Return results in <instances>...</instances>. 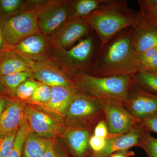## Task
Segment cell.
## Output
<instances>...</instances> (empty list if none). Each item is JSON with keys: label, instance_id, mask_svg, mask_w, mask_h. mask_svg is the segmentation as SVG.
<instances>
[{"label": "cell", "instance_id": "obj_1", "mask_svg": "<svg viewBox=\"0 0 157 157\" xmlns=\"http://www.w3.org/2000/svg\"><path fill=\"white\" fill-rule=\"evenodd\" d=\"M133 28H128L117 34L103 48H100L86 73L98 77L137 73V53L133 47Z\"/></svg>", "mask_w": 157, "mask_h": 157}, {"label": "cell", "instance_id": "obj_2", "mask_svg": "<svg viewBox=\"0 0 157 157\" xmlns=\"http://www.w3.org/2000/svg\"><path fill=\"white\" fill-rule=\"evenodd\" d=\"M138 14L129 9L127 1L106 0L97 10L82 18L95 31L102 48L121 31L132 27Z\"/></svg>", "mask_w": 157, "mask_h": 157}, {"label": "cell", "instance_id": "obj_3", "mask_svg": "<svg viewBox=\"0 0 157 157\" xmlns=\"http://www.w3.org/2000/svg\"><path fill=\"white\" fill-rule=\"evenodd\" d=\"M79 92L94 98L125 101L133 83L132 75L98 77L86 73L76 74L72 78Z\"/></svg>", "mask_w": 157, "mask_h": 157}, {"label": "cell", "instance_id": "obj_4", "mask_svg": "<svg viewBox=\"0 0 157 157\" xmlns=\"http://www.w3.org/2000/svg\"><path fill=\"white\" fill-rule=\"evenodd\" d=\"M104 99L79 92L68 107L63 123L65 130L83 128L94 132L99 122L105 119Z\"/></svg>", "mask_w": 157, "mask_h": 157}, {"label": "cell", "instance_id": "obj_5", "mask_svg": "<svg viewBox=\"0 0 157 157\" xmlns=\"http://www.w3.org/2000/svg\"><path fill=\"white\" fill-rule=\"evenodd\" d=\"M52 46V58L71 78L86 72L96 53L95 40L92 35L82 39L70 49H63L53 44Z\"/></svg>", "mask_w": 157, "mask_h": 157}, {"label": "cell", "instance_id": "obj_6", "mask_svg": "<svg viewBox=\"0 0 157 157\" xmlns=\"http://www.w3.org/2000/svg\"><path fill=\"white\" fill-rule=\"evenodd\" d=\"M47 1L30 8L4 23V33L8 45L11 47L29 36L40 33L38 24L39 14Z\"/></svg>", "mask_w": 157, "mask_h": 157}, {"label": "cell", "instance_id": "obj_7", "mask_svg": "<svg viewBox=\"0 0 157 157\" xmlns=\"http://www.w3.org/2000/svg\"><path fill=\"white\" fill-rule=\"evenodd\" d=\"M25 121L31 131L47 139L56 138L65 131L63 121L32 104L26 106Z\"/></svg>", "mask_w": 157, "mask_h": 157}, {"label": "cell", "instance_id": "obj_8", "mask_svg": "<svg viewBox=\"0 0 157 157\" xmlns=\"http://www.w3.org/2000/svg\"><path fill=\"white\" fill-rule=\"evenodd\" d=\"M104 113L108 137L119 135L139 123L124 106L123 102L112 99H104Z\"/></svg>", "mask_w": 157, "mask_h": 157}, {"label": "cell", "instance_id": "obj_9", "mask_svg": "<svg viewBox=\"0 0 157 157\" xmlns=\"http://www.w3.org/2000/svg\"><path fill=\"white\" fill-rule=\"evenodd\" d=\"M11 47L17 54L32 63L52 58L53 46L50 37L41 32L23 39Z\"/></svg>", "mask_w": 157, "mask_h": 157}, {"label": "cell", "instance_id": "obj_10", "mask_svg": "<svg viewBox=\"0 0 157 157\" xmlns=\"http://www.w3.org/2000/svg\"><path fill=\"white\" fill-rule=\"evenodd\" d=\"M123 104L131 114L140 121L157 114V96L134 83Z\"/></svg>", "mask_w": 157, "mask_h": 157}, {"label": "cell", "instance_id": "obj_11", "mask_svg": "<svg viewBox=\"0 0 157 157\" xmlns=\"http://www.w3.org/2000/svg\"><path fill=\"white\" fill-rule=\"evenodd\" d=\"M69 2L70 0H48L38 19L42 33L51 36L67 20Z\"/></svg>", "mask_w": 157, "mask_h": 157}, {"label": "cell", "instance_id": "obj_12", "mask_svg": "<svg viewBox=\"0 0 157 157\" xmlns=\"http://www.w3.org/2000/svg\"><path fill=\"white\" fill-rule=\"evenodd\" d=\"M32 72L34 79L50 87L67 86L77 89L72 78L52 58L33 63Z\"/></svg>", "mask_w": 157, "mask_h": 157}, {"label": "cell", "instance_id": "obj_13", "mask_svg": "<svg viewBox=\"0 0 157 157\" xmlns=\"http://www.w3.org/2000/svg\"><path fill=\"white\" fill-rule=\"evenodd\" d=\"M92 29L82 17L68 19L50 37L52 44L68 49L76 45Z\"/></svg>", "mask_w": 157, "mask_h": 157}, {"label": "cell", "instance_id": "obj_14", "mask_svg": "<svg viewBox=\"0 0 157 157\" xmlns=\"http://www.w3.org/2000/svg\"><path fill=\"white\" fill-rule=\"evenodd\" d=\"M132 28V42L137 54L157 47V28L140 13Z\"/></svg>", "mask_w": 157, "mask_h": 157}, {"label": "cell", "instance_id": "obj_15", "mask_svg": "<svg viewBox=\"0 0 157 157\" xmlns=\"http://www.w3.org/2000/svg\"><path fill=\"white\" fill-rule=\"evenodd\" d=\"M145 130L139 123L124 133L106 138L105 147L102 151L96 153L100 157H109L116 152L139 147L140 138Z\"/></svg>", "mask_w": 157, "mask_h": 157}, {"label": "cell", "instance_id": "obj_16", "mask_svg": "<svg viewBox=\"0 0 157 157\" xmlns=\"http://www.w3.org/2000/svg\"><path fill=\"white\" fill-rule=\"evenodd\" d=\"M79 93L78 90L75 88L67 86L52 87L51 98L48 103L45 105L36 107L50 113L63 122L68 107Z\"/></svg>", "mask_w": 157, "mask_h": 157}, {"label": "cell", "instance_id": "obj_17", "mask_svg": "<svg viewBox=\"0 0 157 157\" xmlns=\"http://www.w3.org/2000/svg\"><path fill=\"white\" fill-rule=\"evenodd\" d=\"M27 103L11 98L0 117V135L2 136L17 130L25 121Z\"/></svg>", "mask_w": 157, "mask_h": 157}, {"label": "cell", "instance_id": "obj_18", "mask_svg": "<svg viewBox=\"0 0 157 157\" xmlns=\"http://www.w3.org/2000/svg\"><path fill=\"white\" fill-rule=\"evenodd\" d=\"M91 132L86 129H71L65 130L62 134L73 156L84 157L87 155Z\"/></svg>", "mask_w": 157, "mask_h": 157}, {"label": "cell", "instance_id": "obj_19", "mask_svg": "<svg viewBox=\"0 0 157 157\" xmlns=\"http://www.w3.org/2000/svg\"><path fill=\"white\" fill-rule=\"evenodd\" d=\"M33 63L21 56L10 47L0 53V76L17 72H32Z\"/></svg>", "mask_w": 157, "mask_h": 157}, {"label": "cell", "instance_id": "obj_20", "mask_svg": "<svg viewBox=\"0 0 157 157\" xmlns=\"http://www.w3.org/2000/svg\"><path fill=\"white\" fill-rule=\"evenodd\" d=\"M45 0H0V16L5 21L30 8L42 4Z\"/></svg>", "mask_w": 157, "mask_h": 157}, {"label": "cell", "instance_id": "obj_21", "mask_svg": "<svg viewBox=\"0 0 157 157\" xmlns=\"http://www.w3.org/2000/svg\"><path fill=\"white\" fill-rule=\"evenodd\" d=\"M53 139L44 138L31 131L24 144L22 157H43Z\"/></svg>", "mask_w": 157, "mask_h": 157}, {"label": "cell", "instance_id": "obj_22", "mask_svg": "<svg viewBox=\"0 0 157 157\" xmlns=\"http://www.w3.org/2000/svg\"><path fill=\"white\" fill-rule=\"evenodd\" d=\"M106 0H70L69 18L84 17L91 14Z\"/></svg>", "mask_w": 157, "mask_h": 157}, {"label": "cell", "instance_id": "obj_23", "mask_svg": "<svg viewBox=\"0 0 157 157\" xmlns=\"http://www.w3.org/2000/svg\"><path fill=\"white\" fill-rule=\"evenodd\" d=\"M132 77L134 84L157 96V72L141 71Z\"/></svg>", "mask_w": 157, "mask_h": 157}, {"label": "cell", "instance_id": "obj_24", "mask_svg": "<svg viewBox=\"0 0 157 157\" xmlns=\"http://www.w3.org/2000/svg\"><path fill=\"white\" fill-rule=\"evenodd\" d=\"M138 72H157V47L137 54Z\"/></svg>", "mask_w": 157, "mask_h": 157}, {"label": "cell", "instance_id": "obj_25", "mask_svg": "<svg viewBox=\"0 0 157 157\" xmlns=\"http://www.w3.org/2000/svg\"><path fill=\"white\" fill-rule=\"evenodd\" d=\"M33 78V73L31 71L17 72L0 76V79L2 83L10 94L21 83L27 80Z\"/></svg>", "mask_w": 157, "mask_h": 157}, {"label": "cell", "instance_id": "obj_26", "mask_svg": "<svg viewBox=\"0 0 157 157\" xmlns=\"http://www.w3.org/2000/svg\"><path fill=\"white\" fill-rule=\"evenodd\" d=\"M40 83L33 78H29L11 93L10 98L27 103L32 98L35 90Z\"/></svg>", "mask_w": 157, "mask_h": 157}, {"label": "cell", "instance_id": "obj_27", "mask_svg": "<svg viewBox=\"0 0 157 157\" xmlns=\"http://www.w3.org/2000/svg\"><path fill=\"white\" fill-rule=\"evenodd\" d=\"M31 131L25 121L17 130L14 146L7 157H22L24 144L27 136Z\"/></svg>", "mask_w": 157, "mask_h": 157}, {"label": "cell", "instance_id": "obj_28", "mask_svg": "<svg viewBox=\"0 0 157 157\" xmlns=\"http://www.w3.org/2000/svg\"><path fill=\"white\" fill-rule=\"evenodd\" d=\"M52 96V87L40 83L27 104L36 106H42L48 103Z\"/></svg>", "mask_w": 157, "mask_h": 157}, {"label": "cell", "instance_id": "obj_29", "mask_svg": "<svg viewBox=\"0 0 157 157\" xmlns=\"http://www.w3.org/2000/svg\"><path fill=\"white\" fill-rule=\"evenodd\" d=\"M139 147L143 149L148 157H157V138L145 130L140 138Z\"/></svg>", "mask_w": 157, "mask_h": 157}, {"label": "cell", "instance_id": "obj_30", "mask_svg": "<svg viewBox=\"0 0 157 157\" xmlns=\"http://www.w3.org/2000/svg\"><path fill=\"white\" fill-rule=\"evenodd\" d=\"M17 130L7 133L0 138V157H7L14 146Z\"/></svg>", "mask_w": 157, "mask_h": 157}, {"label": "cell", "instance_id": "obj_31", "mask_svg": "<svg viewBox=\"0 0 157 157\" xmlns=\"http://www.w3.org/2000/svg\"><path fill=\"white\" fill-rule=\"evenodd\" d=\"M43 157H68L64 151L54 138Z\"/></svg>", "mask_w": 157, "mask_h": 157}, {"label": "cell", "instance_id": "obj_32", "mask_svg": "<svg viewBox=\"0 0 157 157\" xmlns=\"http://www.w3.org/2000/svg\"><path fill=\"white\" fill-rule=\"evenodd\" d=\"M106 144V139L97 137L92 135L90 137L89 145L93 152L99 153L102 151L105 147Z\"/></svg>", "mask_w": 157, "mask_h": 157}, {"label": "cell", "instance_id": "obj_33", "mask_svg": "<svg viewBox=\"0 0 157 157\" xmlns=\"http://www.w3.org/2000/svg\"><path fill=\"white\" fill-rule=\"evenodd\" d=\"M139 123L146 131L154 132L157 134V114L140 121Z\"/></svg>", "mask_w": 157, "mask_h": 157}, {"label": "cell", "instance_id": "obj_34", "mask_svg": "<svg viewBox=\"0 0 157 157\" xmlns=\"http://www.w3.org/2000/svg\"><path fill=\"white\" fill-rule=\"evenodd\" d=\"M97 137L106 138L108 137V130L105 119L102 120L96 125L94 130V134Z\"/></svg>", "mask_w": 157, "mask_h": 157}, {"label": "cell", "instance_id": "obj_35", "mask_svg": "<svg viewBox=\"0 0 157 157\" xmlns=\"http://www.w3.org/2000/svg\"><path fill=\"white\" fill-rule=\"evenodd\" d=\"M140 14L144 15L157 5V0H138Z\"/></svg>", "mask_w": 157, "mask_h": 157}, {"label": "cell", "instance_id": "obj_36", "mask_svg": "<svg viewBox=\"0 0 157 157\" xmlns=\"http://www.w3.org/2000/svg\"><path fill=\"white\" fill-rule=\"evenodd\" d=\"M5 22V20L0 16V53L11 47L6 42L4 36V25Z\"/></svg>", "mask_w": 157, "mask_h": 157}, {"label": "cell", "instance_id": "obj_37", "mask_svg": "<svg viewBox=\"0 0 157 157\" xmlns=\"http://www.w3.org/2000/svg\"><path fill=\"white\" fill-rule=\"evenodd\" d=\"M135 155L134 152L129 150L121 151L113 153L109 157H132Z\"/></svg>", "mask_w": 157, "mask_h": 157}, {"label": "cell", "instance_id": "obj_38", "mask_svg": "<svg viewBox=\"0 0 157 157\" xmlns=\"http://www.w3.org/2000/svg\"><path fill=\"white\" fill-rule=\"evenodd\" d=\"M11 99V98L9 97H0V117L6 109L7 105L9 104Z\"/></svg>", "mask_w": 157, "mask_h": 157}, {"label": "cell", "instance_id": "obj_39", "mask_svg": "<svg viewBox=\"0 0 157 157\" xmlns=\"http://www.w3.org/2000/svg\"><path fill=\"white\" fill-rule=\"evenodd\" d=\"M142 15L147 18H157V5L148 12H147L146 14Z\"/></svg>", "mask_w": 157, "mask_h": 157}, {"label": "cell", "instance_id": "obj_40", "mask_svg": "<svg viewBox=\"0 0 157 157\" xmlns=\"http://www.w3.org/2000/svg\"><path fill=\"white\" fill-rule=\"evenodd\" d=\"M9 97V92L3 86L0 79V97ZM10 98V97H9Z\"/></svg>", "mask_w": 157, "mask_h": 157}, {"label": "cell", "instance_id": "obj_41", "mask_svg": "<svg viewBox=\"0 0 157 157\" xmlns=\"http://www.w3.org/2000/svg\"><path fill=\"white\" fill-rule=\"evenodd\" d=\"M157 28V18H147Z\"/></svg>", "mask_w": 157, "mask_h": 157}, {"label": "cell", "instance_id": "obj_42", "mask_svg": "<svg viewBox=\"0 0 157 157\" xmlns=\"http://www.w3.org/2000/svg\"><path fill=\"white\" fill-rule=\"evenodd\" d=\"M89 157H100L99 156V155L98 154L94 152H93V153L91 155H90V156Z\"/></svg>", "mask_w": 157, "mask_h": 157}, {"label": "cell", "instance_id": "obj_43", "mask_svg": "<svg viewBox=\"0 0 157 157\" xmlns=\"http://www.w3.org/2000/svg\"><path fill=\"white\" fill-rule=\"evenodd\" d=\"M2 137V136H1V135H0V138H1V137Z\"/></svg>", "mask_w": 157, "mask_h": 157}]
</instances>
